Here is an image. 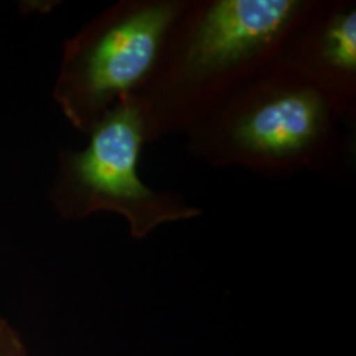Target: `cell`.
Wrapping results in <instances>:
<instances>
[{
	"mask_svg": "<svg viewBox=\"0 0 356 356\" xmlns=\"http://www.w3.org/2000/svg\"><path fill=\"white\" fill-rule=\"evenodd\" d=\"M312 0H188L132 97L145 144L185 134L277 63Z\"/></svg>",
	"mask_w": 356,
	"mask_h": 356,
	"instance_id": "cell-1",
	"label": "cell"
},
{
	"mask_svg": "<svg viewBox=\"0 0 356 356\" xmlns=\"http://www.w3.org/2000/svg\"><path fill=\"white\" fill-rule=\"evenodd\" d=\"M86 147L61 150L50 198L60 218L81 221L113 213L127 225L136 241L173 222L197 220L203 210L173 190L142 180L144 124L132 96L124 97L88 134Z\"/></svg>",
	"mask_w": 356,
	"mask_h": 356,
	"instance_id": "cell-4",
	"label": "cell"
},
{
	"mask_svg": "<svg viewBox=\"0 0 356 356\" xmlns=\"http://www.w3.org/2000/svg\"><path fill=\"white\" fill-rule=\"evenodd\" d=\"M0 356H26L24 338L3 317H0Z\"/></svg>",
	"mask_w": 356,
	"mask_h": 356,
	"instance_id": "cell-6",
	"label": "cell"
},
{
	"mask_svg": "<svg viewBox=\"0 0 356 356\" xmlns=\"http://www.w3.org/2000/svg\"><path fill=\"white\" fill-rule=\"evenodd\" d=\"M277 63L356 122V2L312 0Z\"/></svg>",
	"mask_w": 356,
	"mask_h": 356,
	"instance_id": "cell-5",
	"label": "cell"
},
{
	"mask_svg": "<svg viewBox=\"0 0 356 356\" xmlns=\"http://www.w3.org/2000/svg\"><path fill=\"white\" fill-rule=\"evenodd\" d=\"M355 126L279 63L185 134L186 152L218 168L287 180L335 170L355 152Z\"/></svg>",
	"mask_w": 356,
	"mask_h": 356,
	"instance_id": "cell-2",
	"label": "cell"
},
{
	"mask_svg": "<svg viewBox=\"0 0 356 356\" xmlns=\"http://www.w3.org/2000/svg\"><path fill=\"white\" fill-rule=\"evenodd\" d=\"M188 0H118L65 42L53 101L88 136L124 97L154 74Z\"/></svg>",
	"mask_w": 356,
	"mask_h": 356,
	"instance_id": "cell-3",
	"label": "cell"
}]
</instances>
